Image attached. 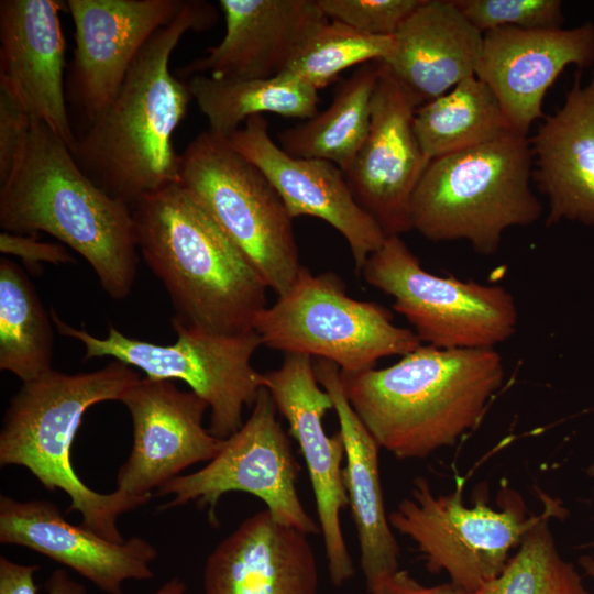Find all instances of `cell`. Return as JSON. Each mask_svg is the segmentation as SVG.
<instances>
[{
  "mask_svg": "<svg viewBox=\"0 0 594 594\" xmlns=\"http://www.w3.org/2000/svg\"><path fill=\"white\" fill-rule=\"evenodd\" d=\"M504 380L494 349L420 345L385 369L341 372L346 399L378 446L422 459L476 427Z\"/></svg>",
  "mask_w": 594,
  "mask_h": 594,
  "instance_id": "obj_2",
  "label": "cell"
},
{
  "mask_svg": "<svg viewBox=\"0 0 594 594\" xmlns=\"http://www.w3.org/2000/svg\"><path fill=\"white\" fill-rule=\"evenodd\" d=\"M373 594H382L381 592H376V593H373Z\"/></svg>",
  "mask_w": 594,
  "mask_h": 594,
  "instance_id": "obj_41",
  "label": "cell"
},
{
  "mask_svg": "<svg viewBox=\"0 0 594 594\" xmlns=\"http://www.w3.org/2000/svg\"><path fill=\"white\" fill-rule=\"evenodd\" d=\"M394 37L395 51L384 64L417 107L476 76L483 34L453 0H422Z\"/></svg>",
  "mask_w": 594,
  "mask_h": 594,
  "instance_id": "obj_25",
  "label": "cell"
},
{
  "mask_svg": "<svg viewBox=\"0 0 594 594\" xmlns=\"http://www.w3.org/2000/svg\"><path fill=\"white\" fill-rule=\"evenodd\" d=\"M330 21L362 33L392 36L422 0H317Z\"/></svg>",
  "mask_w": 594,
  "mask_h": 594,
  "instance_id": "obj_33",
  "label": "cell"
},
{
  "mask_svg": "<svg viewBox=\"0 0 594 594\" xmlns=\"http://www.w3.org/2000/svg\"><path fill=\"white\" fill-rule=\"evenodd\" d=\"M570 65H594V23L573 29L499 28L483 34L476 77L494 92L515 132L543 118V99Z\"/></svg>",
  "mask_w": 594,
  "mask_h": 594,
  "instance_id": "obj_18",
  "label": "cell"
},
{
  "mask_svg": "<svg viewBox=\"0 0 594 594\" xmlns=\"http://www.w3.org/2000/svg\"><path fill=\"white\" fill-rule=\"evenodd\" d=\"M532 166L529 138L518 133L430 161L413 195V229L435 242L466 240L475 252L494 254L507 229L541 216Z\"/></svg>",
  "mask_w": 594,
  "mask_h": 594,
  "instance_id": "obj_6",
  "label": "cell"
},
{
  "mask_svg": "<svg viewBox=\"0 0 594 594\" xmlns=\"http://www.w3.org/2000/svg\"><path fill=\"white\" fill-rule=\"evenodd\" d=\"M392 319L378 304L351 298L337 274L314 275L302 266L292 287L261 311L254 330L270 349L328 360L341 372L356 373L421 345L413 330Z\"/></svg>",
  "mask_w": 594,
  "mask_h": 594,
  "instance_id": "obj_9",
  "label": "cell"
},
{
  "mask_svg": "<svg viewBox=\"0 0 594 594\" xmlns=\"http://www.w3.org/2000/svg\"><path fill=\"white\" fill-rule=\"evenodd\" d=\"M277 413L270 392L263 387L249 418L223 440L212 460L157 490L156 495L172 497L162 509L194 503L206 509L210 522L218 526L217 506L221 497L242 492L263 501L279 522L307 535L319 534V525L307 513L298 495L299 464Z\"/></svg>",
  "mask_w": 594,
  "mask_h": 594,
  "instance_id": "obj_12",
  "label": "cell"
},
{
  "mask_svg": "<svg viewBox=\"0 0 594 594\" xmlns=\"http://www.w3.org/2000/svg\"><path fill=\"white\" fill-rule=\"evenodd\" d=\"M264 376L265 387L305 459L329 576L333 585L342 586L354 575V565L340 518L348 506L342 468L344 444L340 432L331 437L323 427L324 415L333 409L332 399L319 384L310 355L284 353L280 366Z\"/></svg>",
  "mask_w": 594,
  "mask_h": 594,
  "instance_id": "obj_14",
  "label": "cell"
},
{
  "mask_svg": "<svg viewBox=\"0 0 594 594\" xmlns=\"http://www.w3.org/2000/svg\"><path fill=\"white\" fill-rule=\"evenodd\" d=\"M61 8L56 0L0 1V86L73 152Z\"/></svg>",
  "mask_w": 594,
  "mask_h": 594,
  "instance_id": "obj_20",
  "label": "cell"
},
{
  "mask_svg": "<svg viewBox=\"0 0 594 594\" xmlns=\"http://www.w3.org/2000/svg\"><path fill=\"white\" fill-rule=\"evenodd\" d=\"M579 562L585 574L594 581V558L591 556H583L580 558Z\"/></svg>",
  "mask_w": 594,
  "mask_h": 594,
  "instance_id": "obj_40",
  "label": "cell"
},
{
  "mask_svg": "<svg viewBox=\"0 0 594 594\" xmlns=\"http://www.w3.org/2000/svg\"><path fill=\"white\" fill-rule=\"evenodd\" d=\"M534 179L548 198L547 224L562 220L594 227V73L575 74L564 103L529 138Z\"/></svg>",
  "mask_w": 594,
  "mask_h": 594,
  "instance_id": "obj_23",
  "label": "cell"
},
{
  "mask_svg": "<svg viewBox=\"0 0 594 594\" xmlns=\"http://www.w3.org/2000/svg\"><path fill=\"white\" fill-rule=\"evenodd\" d=\"M141 380L129 365L113 360L88 373L66 374L53 369L22 383L6 410L0 431V465L28 469L48 491L68 495V513L113 542H124L118 527L123 514L148 499L118 490L98 493L88 487L70 461L72 444L86 411L102 402L119 400Z\"/></svg>",
  "mask_w": 594,
  "mask_h": 594,
  "instance_id": "obj_5",
  "label": "cell"
},
{
  "mask_svg": "<svg viewBox=\"0 0 594 594\" xmlns=\"http://www.w3.org/2000/svg\"><path fill=\"white\" fill-rule=\"evenodd\" d=\"M51 318L57 331L79 341L84 360L110 356L143 371L151 380H179L201 397L210 410V432L226 440L243 425V411L253 406L265 376L252 365L262 341L253 329L224 336L204 332L172 321L174 343L161 345L124 336L109 324L105 338L90 334L62 320L54 309Z\"/></svg>",
  "mask_w": 594,
  "mask_h": 594,
  "instance_id": "obj_8",
  "label": "cell"
},
{
  "mask_svg": "<svg viewBox=\"0 0 594 594\" xmlns=\"http://www.w3.org/2000/svg\"><path fill=\"white\" fill-rule=\"evenodd\" d=\"M461 13L482 34L499 28L561 29L560 0H453Z\"/></svg>",
  "mask_w": 594,
  "mask_h": 594,
  "instance_id": "obj_32",
  "label": "cell"
},
{
  "mask_svg": "<svg viewBox=\"0 0 594 594\" xmlns=\"http://www.w3.org/2000/svg\"><path fill=\"white\" fill-rule=\"evenodd\" d=\"M38 570L36 564H21L1 556L0 594H37L34 576Z\"/></svg>",
  "mask_w": 594,
  "mask_h": 594,
  "instance_id": "obj_37",
  "label": "cell"
},
{
  "mask_svg": "<svg viewBox=\"0 0 594 594\" xmlns=\"http://www.w3.org/2000/svg\"><path fill=\"white\" fill-rule=\"evenodd\" d=\"M491 584L482 590L470 592L457 587L452 583L425 586L417 582L408 571L398 570L392 574L382 585V594H491Z\"/></svg>",
  "mask_w": 594,
  "mask_h": 594,
  "instance_id": "obj_36",
  "label": "cell"
},
{
  "mask_svg": "<svg viewBox=\"0 0 594 594\" xmlns=\"http://www.w3.org/2000/svg\"><path fill=\"white\" fill-rule=\"evenodd\" d=\"M0 251L21 258L31 271L40 268L43 262L51 264L74 263L75 258L63 244L41 242L36 235L15 234L3 231L0 234Z\"/></svg>",
  "mask_w": 594,
  "mask_h": 594,
  "instance_id": "obj_35",
  "label": "cell"
},
{
  "mask_svg": "<svg viewBox=\"0 0 594 594\" xmlns=\"http://www.w3.org/2000/svg\"><path fill=\"white\" fill-rule=\"evenodd\" d=\"M152 594H188V592L185 582L182 579L174 576L167 580Z\"/></svg>",
  "mask_w": 594,
  "mask_h": 594,
  "instance_id": "obj_39",
  "label": "cell"
},
{
  "mask_svg": "<svg viewBox=\"0 0 594 594\" xmlns=\"http://www.w3.org/2000/svg\"><path fill=\"white\" fill-rule=\"evenodd\" d=\"M414 129L430 161L517 133L494 92L476 76L419 106Z\"/></svg>",
  "mask_w": 594,
  "mask_h": 594,
  "instance_id": "obj_28",
  "label": "cell"
},
{
  "mask_svg": "<svg viewBox=\"0 0 594 594\" xmlns=\"http://www.w3.org/2000/svg\"><path fill=\"white\" fill-rule=\"evenodd\" d=\"M36 292L21 267L0 260V370L22 383L52 370L53 328Z\"/></svg>",
  "mask_w": 594,
  "mask_h": 594,
  "instance_id": "obj_29",
  "label": "cell"
},
{
  "mask_svg": "<svg viewBox=\"0 0 594 594\" xmlns=\"http://www.w3.org/2000/svg\"><path fill=\"white\" fill-rule=\"evenodd\" d=\"M549 516L548 510L539 515L492 582L491 594H592L575 566L560 556L548 527Z\"/></svg>",
  "mask_w": 594,
  "mask_h": 594,
  "instance_id": "obj_30",
  "label": "cell"
},
{
  "mask_svg": "<svg viewBox=\"0 0 594 594\" xmlns=\"http://www.w3.org/2000/svg\"><path fill=\"white\" fill-rule=\"evenodd\" d=\"M0 227L55 237L90 264L111 298L130 295L139 263L131 206L94 183L40 120H33L25 148L0 183Z\"/></svg>",
  "mask_w": 594,
  "mask_h": 594,
  "instance_id": "obj_4",
  "label": "cell"
},
{
  "mask_svg": "<svg viewBox=\"0 0 594 594\" xmlns=\"http://www.w3.org/2000/svg\"><path fill=\"white\" fill-rule=\"evenodd\" d=\"M226 33L206 54L177 69L180 77L272 78L288 69L329 19L317 0H220Z\"/></svg>",
  "mask_w": 594,
  "mask_h": 594,
  "instance_id": "obj_19",
  "label": "cell"
},
{
  "mask_svg": "<svg viewBox=\"0 0 594 594\" xmlns=\"http://www.w3.org/2000/svg\"><path fill=\"white\" fill-rule=\"evenodd\" d=\"M138 249L165 286L172 321L213 334L254 329L265 282L180 184L131 205Z\"/></svg>",
  "mask_w": 594,
  "mask_h": 594,
  "instance_id": "obj_3",
  "label": "cell"
},
{
  "mask_svg": "<svg viewBox=\"0 0 594 594\" xmlns=\"http://www.w3.org/2000/svg\"><path fill=\"white\" fill-rule=\"evenodd\" d=\"M0 542L20 546L64 564L107 594H123L127 581L154 576L156 547L142 537L108 540L66 520L46 499L0 496Z\"/></svg>",
  "mask_w": 594,
  "mask_h": 594,
  "instance_id": "obj_21",
  "label": "cell"
},
{
  "mask_svg": "<svg viewBox=\"0 0 594 594\" xmlns=\"http://www.w3.org/2000/svg\"><path fill=\"white\" fill-rule=\"evenodd\" d=\"M229 142L266 176L292 218L309 216L332 226L345 239L355 271L386 239L377 222L358 204L343 170L319 158L295 157L271 138L263 116L249 118Z\"/></svg>",
  "mask_w": 594,
  "mask_h": 594,
  "instance_id": "obj_17",
  "label": "cell"
},
{
  "mask_svg": "<svg viewBox=\"0 0 594 594\" xmlns=\"http://www.w3.org/2000/svg\"><path fill=\"white\" fill-rule=\"evenodd\" d=\"M417 108L383 62L367 136L344 175L358 204L386 237L413 230V195L430 163L414 129Z\"/></svg>",
  "mask_w": 594,
  "mask_h": 594,
  "instance_id": "obj_16",
  "label": "cell"
},
{
  "mask_svg": "<svg viewBox=\"0 0 594 594\" xmlns=\"http://www.w3.org/2000/svg\"><path fill=\"white\" fill-rule=\"evenodd\" d=\"M188 86L209 130L228 139L249 118L265 112L305 120L318 113V90L288 72L254 79L196 75Z\"/></svg>",
  "mask_w": 594,
  "mask_h": 594,
  "instance_id": "obj_27",
  "label": "cell"
},
{
  "mask_svg": "<svg viewBox=\"0 0 594 594\" xmlns=\"http://www.w3.org/2000/svg\"><path fill=\"white\" fill-rule=\"evenodd\" d=\"M382 70L383 61L359 66L338 86L326 110L278 134L280 147L295 157L332 162L345 173L367 136Z\"/></svg>",
  "mask_w": 594,
  "mask_h": 594,
  "instance_id": "obj_26",
  "label": "cell"
},
{
  "mask_svg": "<svg viewBox=\"0 0 594 594\" xmlns=\"http://www.w3.org/2000/svg\"><path fill=\"white\" fill-rule=\"evenodd\" d=\"M186 0H67L75 28L66 98L94 124L112 103L133 62ZM86 128V129H87Z\"/></svg>",
  "mask_w": 594,
  "mask_h": 594,
  "instance_id": "obj_13",
  "label": "cell"
},
{
  "mask_svg": "<svg viewBox=\"0 0 594 594\" xmlns=\"http://www.w3.org/2000/svg\"><path fill=\"white\" fill-rule=\"evenodd\" d=\"M316 377L329 394L337 414L345 451L343 481L361 552L367 592L381 590L399 570V547L386 515L380 476V446L345 397L337 364L314 359Z\"/></svg>",
  "mask_w": 594,
  "mask_h": 594,
  "instance_id": "obj_24",
  "label": "cell"
},
{
  "mask_svg": "<svg viewBox=\"0 0 594 594\" xmlns=\"http://www.w3.org/2000/svg\"><path fill=\"white\" fill-rule=\"evenodd\" d=\"M183 185L239 249L277 296L296 280L302 265L293 218L266 176L229 139L210 130L180 154Z\"/></svg>",
  "mask_w": 594,
  "mask_h": 594,
  "instance_id": "obj_7",
  "label": "cell"
},
{
  "mask_svg": "<svg viewBox=\"0 0 594 594\" xmlns=\"http://www.w3.org/2000/svg\"><path fill=\"white\" fill-rule=\"evenodd\" d=\"M462 484L436 496L427 479L417 477L409 497L388 515L392 529L408 537L430 573L446 572L453 585L474 592L496 580L510 551L519 547L539 516L527 517L518 496L507 493L503 510L479 501L466 507Z\"/></svg>",
  "mask_w": 594,
  "mask_h": 594,
  "instance_id": "obj_11",
  "label": "cell"
},
{
  "mask_svg": "<svg viewBox=\"0 0 594 594\" xmlns=\"http://www.w3.org/2000/svg\"><path fill=\"white\" fill-rule=\"evenodd\" d=\"M308 535L261 510L221 540L204 569L205 594H317Z\"/></svg>",
  "mask_w": 594,
  "mask_h": 594,
  "instance_id": "obj_22",
  "label": "cell"
},
{
  "mask_svg": "<svg viewBox=\"0 0 594 594\" xmlns=\"http://www.w3.org/2000/svg\"><path fill=\"white\" fill-rule=\"evenodd\" d=\"M217 21L213 4L186 0L178 15L143 46L105 113L77 135L75 161L111 196L131 206L179 184L180 154L173 139L194 98L188 81L172 74L169 62L187 32L207 31Z\"/></svg>",
  "mask_w": 594,
  "mask_h": 594,
  "instance_id": "obj_1",
  "label": "cell"
},
{
  "mask_svg": "<svg viewBox=\"0 0 594 594\" xmlns=\"http://www.w3.org/2000/svg\"><path fill=\"white\" fill-rule=\"evenodd\" d=\"M360 274L394 299L393 308L428 345L494 349L516 331L518 311L508 290L427 272L400 235L386 237Z\"/></svg>",
  "mask_w": 594,
  "mask_h": 594,
  "instance_id": "obj_10",
  "label": "cell"
},
{
  "mask_svg": "<svg viewBox=\"0 0 594 594\" xmlns=\"http://www.w3.org/2000/svg\"><path fill=\"white\" fill-rule=\"evenodd\" d=\"M133 425V444L117 474L118 491L151 499L153 491L190 465L209 462L223 440L204 426L208 404L173 381L141 378L123 396Z\"/></svg>",
  "mask_w": 594,
  "mask_h": 594,
  "instance_id": "obj_15",
  "label": "cell"
},
{
  "mask_svg": "<svg viewBox=\"0 0 594 594\" xmlns=\"http://www.w3.org/2000/svg\"><path fill=\"white\" fill-rule=\"evenodd\" d=\"M34 118L0 86V183L12 172L28 143Z\"/></svg>",
  "mask_w": 594,
  "mask_h": 594,
  "instance_id": "obj_34",
  "label": "cell"
},
{
  "mask_svg": "<svg viewBox=\"0 0 594 594\" xmlns=\"http://www.w3.org/2000/svg\"><path fill=\"white\" fill-rule=\"evenodd\" d=\"M44 586L46 594H87L85 586L74 581L63 569L53 571Z\"/></svg>",
  "mask_w": 594,
  "mask_h": 594,
  "instance_id": "obj_38",
  "label": "cell"
},
{
  "mask_svg": "<svg viewBox=\"0 0 594 594\" xmlns=\"http://www.w3.org/2000/svg\"><path fill=\"white\" fill-rule=\"evenodd\" d=\"M395 47L394 35H370L329 20L311 36L286 72L320 90L352 66L386 62Z\"/></svg>",
  "mask_w": 594,
  "mask_h": 594,
  "instance_id": "obj_31",
  "label": "cell"
}]
</instances>
